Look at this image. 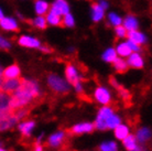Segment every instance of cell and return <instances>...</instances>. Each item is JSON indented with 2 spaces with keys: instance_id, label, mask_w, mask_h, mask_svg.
Masks as SVG:
<instances>
[{
  "instance_id": "obj_1",
  "label": "cell",
  "mask_w": 152,
  "mask_h": 151,
  "mask_svg": "<svg viewBox=\"0 0 152 151\" xmlns=\"http://www.w3.org/2000/svg\"><path fill=\"white\" fill-rule=\"evenodd\" d=\"M48 83H49V86L52 91L55 93V94H60V95H64L66 93H69V86L65 81L58 77V76L54 75V74H51L48 78Z\"/></svg>"
},
{
  "instance_id": "obj_2",
  "label": "cell",
  "mask_w": 152,
  "mask_h": 151,
  "mask_svg": "<svg viewBox=\"0 0 152 151\" xmlns=\"http://www.w3.org/2000/svg\"><path fill=\"white\" fill-rule=\"evenodd\" d=\"M65 75H66L67 81L77 89V93H78V94L83 93L82 86H80V78H78V76H77V72H76V70L74 68V66H73L69 62H67V64H66Z\"/></svg>"
},
{
  "instance_id": "obj_3",
  "label": "cell",
  "mask_w": 152,
  "mask_h": 151,
  "mask_svg": "<svg viewBox=\"0 0 152 151\" xmlns=\"http://www.w3.org/2000/svg\"><path fill=\"white\" fill-rule=\"evenodd\" d=\"M109 83H110L111 85L117 89L118 93L120 94L122 100H124V103H125V107H129V106H131V94L129 93V91H127V89L124 88L121 85H119L114 76H110V77H109Z\"/></svg>"
},
{
  "instance_id": "obj_4",
  "label": "cell",
  "mask_w": 152,
  "mask_h": 151,
  "mask_svg": "<svg viewBox=\"0 0 152 151\" xmlns=\"http://www.w3.org/2000/svg\"><path fill=\"white\" fill-rule=\"evenodd\" d=\"M113 115V110L110 108H103V109L99 110L98 117H97V120L95 122V127L98 129H102V130H106V120Z\"/></svg>"
},
{
  "instance_id": "obj_5",
  "label": "cell",
  "mask_w": 152,
  "mask_h": 151,
  "mask_svg": "<svg viewBox=\"0 0 152 151\" xmlns=\"http://www.w3.org/2000/svg\"><path fill=\"white\" fill-rule=\"evenodd\" d=\"M21 81H22L21 77H17V78H4V84H2V91L11 95L20 86Z\"/></svg>"
},
{
  "instance_id": "obj_6",
  "label": "cell",
  "mask_w": 152,
  "mask_h": 151,
  "mask_svg": "<svg viewBox=\"0 0 152 151\" xmlns=\"http://www.w3.org/2000/svg\"><path fill=\"white\" fill-rule=\"evenodd\" d=\"M51 11H54L55 13L60 15H64L69 13V4L65 0H56L52 6H51Z\"/></svg>"
},
{
  "instance_id": "obj_7",
  "label": "cell",
  "mask_w": 152,
  "mask_h": 151,
  "mask_svg": "<svg viewBox=\"0 0 152 151\" xmlns=\"http://www.w3.org/2000/svg\"><path fill=\"white\" fill-rule=\"evenodd\" d=\"M20 68L17 64H12L10 66H8L4 71H2L1 75L4 76V78H17L20 77Z\"/></svg>"
},
{
  "instance_id": "obj_8",
  "label": "cell",
  "mask_w": 152,
  "mask_h": 151,
  "mask_svg": "<svg viewBox=\"0 0 152 151\" xmlns=\"http://www.w3.org/2000/svg\"><path fill=\"white\" fill-rule=\"evenodd\" d=\"M95 97L99 103L108 105L110 103V95L108 93L107 89H105L104 87H98L95 92Z\"/></svg>"
},
{
  "instance_id": "obj_9",
  "label": "cell",
  "mask_w": 152,
  "mask_h": 151,
  "mask_svg": "<svg viewBox=\"0 0 152 151\" xmlns=\"http://www.w3.org/2000/svg\"><path fill=\"white\" fill-rule=\"evenodd\" d=\"M94 128H95V126L93 125V124H88V122H86V124H80V125L74 126V127H73L72 129H69L66 133H73V135H75V133L89 132V131H91Z\"/></svg>"
},
{
  "instance_id": "obj_10",
  "label": "cell",
  "mask_w": 152,
  "mask_h": 151,
  "mask_svg": "<svg viewBox=\"0 0 152 151\" xmlns=\"http://www.w3.org/2000/svg\"><path fill=\"white\" fill-rule=\"evenodd\" d=\"M0 26L2 29H4V30L15 31V32L19 31V28H18L17 22L13 19H11V18H1L0 19Z\"/></svg>"
},
{
  "instance_id": "obj_11",
  "label": "cell",
  "mask_w": 152,
  "mask_h": 151,
  "mask_svg": "<svg viewBox=\"0 0 152 151\" xmlns=\"http://www.w3.org/2000/svg\"><path fill=\"white\" fill-rule=\"evenodd\" d=\"M127 37L129 38V41L133 42L134 44H137V45H139V46H140L142 43H145V37H143L140 32H138L137 30H128Z\"/></svg>"
},
{
  "instance_id": "obj_12",
  "label": "cell",
  "mask_w": 152,
  "mask_h": 151,
  "mask_svg": "<svg viewBox=\"0 0 152 151\" xmlns=\"http://www.w3.org/2000/svg\"><path fill=\"white\" fill-rule=\"evenodd\" d=\"M19 44L22 46H27V48H40L41 43L39 40L34 38H30V37H21L19 39Z\"/></svg>"
},
{
  "instance_id": "obj_13",
  "label": "cell",
  "mask_w": 152,
  "mask_h": 151,
  "mask_svg": "<svg viewBox=\"0 0 152 151\" xmlns=\"http://www.w3.org/2000/svg\"><path fill=\"white\" fill-rule=\"evenodd\" d=\"M17 121H18V119L13 116V114H12V111H11L10 116H8L7 118L0 120V131H4V130H7V129L11 128Z\"/></svg>"
},
{
  "instance_id": "obj_14",
  "label": "cell",
  "mask_w": 152,
  "mask_h": 151,
  "mask_svg": "<svg viewBox=\"0 0 152 151\" xmlns=\"http://www.w3.org/2000/svg\"><path fill=\"white\" fill-rule=\"evenodd\" d=\"M128 65L132 66L134 68H142L143 66V61L138 53H130L129 60H128Z\"/></svg>"
},
{
  "instance_id": "obj_15",
  "label": "cell",
  "mask_w": 152,
  "mask_h": 151,
  "mask_svg": "<svg viewBox=\"0 0 152 151\" xmlns=\"http://www.w3.org/2000/svg\"><path fill=\"white\" fill-rule=\"evenodd\" d=\"M65 140H66V137H65L64 132H58V133H55V135L50 137L49 144L52 147H58L64 142Z\"/></svg>"
},
{
  "instance_id": "obj_16",
  "label": "cell",
  "mask_w": 152,
  "mask_h": 151,
  "mask_svg": "<svg viewBox=\"0 0 152 151\" xmlns=\"http://www.w3.org/2000/svg\"><path fill=\"white\" fill-rule=\"evenodd\" d=\"M113 64L118 73H126L129 68V65L126 61L121 60V59H117V57L113 61Z\"/></svg>"
},
{
  "instance_id": "obj_17",
  "label": "cell",
  "mask_w": 152,
  "mask_h": 151,
  "mask_svg": "<svg viewBox=\"0 0 152 151\" xmlns=\"http://www.w3.org/2000/svg\"><path fill=\"white\" fill-rule=\"evenodd\" d=\"M91 8H93V19L94 21H99L104 17V9L102 8V6L99 4H91Z\"/></svg>"
},
{
  "instance_id": "obj_18",
  "label": "cell",
  "mask_w": 152,
  "mask_h": 151,
  "mask_svg": "<svg viewBox=\"0 0 152 151\" xmlns=\"http://www.w3.org/2000/svg\"><path fill=\"white\" fill-rule=\"evenodd\" d=\"M46 21L53 26H62V19L61 15L55 13L54 11H50V13H48V17H46Z\"/></svg>"
},
{
  "instance_id": "obj_19",
  "label": "cell",
  "mask_w": 152,
  "mask_h": 151,
  "mask_svg": "<svg viewBox=\"0 0 152 151\" xmlns=\"http://www.w3.org/2000/svg\"><path fill=\"white\" fill-rule=\"evenodd\" d=\"M33 127H34V121H27V122H23L22 125H20V130L22 132L23 138L30 137V132Z\"/></svg>"
},
{
  "instance_id": "obj_20",
  "label": "cell",
  "mask_w": 152,
  "mask_h": 151,
  "mask_svg": "<svg viewBox=\"0 0 152 151\" xmlns=\"http://www.w3.org/2000/svg\"><path fill=\"white\" fill-rule=\"evenodd\" d=\"M49 4H46L45 1H42V0H37L35 1V12L39 15H45L48 10H49Z\"/></svg>"
},
{
  "instance_id": "obj_21",
  "label": "cell",
  "mask_w": 152,
  "mask_h": 151,
  "mask_svg": "<svg viewBox=\"0 0 152 151\" xmlns=\"http://www.w3.org/2000/svg\"><path fill=\"white\" fill-rule=\"evenodd\" d=\"M11 95L6 93L4 91H0V109H7L9 108V103H10Z\"/></svg>"
},
{
  "instance_id": "obj_22",
  "label": "cell",
  "mask_w": 152,
  "mask_h": 151,
  "mask_svg": "<svg viewBox=\"0 0 152 151\" xmlns=\"http://www.w3.org/2000/svg\"><path fill=\"white\" fill-rule=\"evenodd\" d=\"M122 140H124V144L127 148V150L133 151L136 149V147H137V144H136V137L132 136V135H128L125 139Z\"/></svg>"
},
{
  "instance_id": "obj_23",
  "label": "cell",
  "mask_w": 152,
  "mask_h": 151,
  "mask_svg": "<svg viewBox=\"0 0 152 151\" xmlns=\"http://www.w3.org/2000/svg\"><path fill=\"white\" fill-rule=\"evenodd\" d=\"M115 135L118 139H125L126 137L128 136V128L126 126L119 125L115 127Z\"/></svg>"
},
{
  "instance_id": "obj_24",
  "label": "cell",
  "mask_w": 152,
  "mask_h": 151,
  "mask_svg": "<svg viewBox=\"0 0 152 151\" xmlns=\"http://www.w3.org/2000/svg\"><path fill=\"white\" fill-rule=\"evenodd\" d=\"M131 52H132V51H131L128 43H121L120 45H118L117 51H116V53H118V54L121 55V56H129Z\"/></svg>"
},
{
  "instance_id": "obj_25",
  "label": "cell",
  "mask_w": 152,
  "mask_h": 151,
  "mask_svg": "<svg viewBox=\"0 0 152 151\" xmlns=\"http://www.w3.org/2000/svg\"><path fill=\"white\" fill-rule=\"evenodd\" d=\"M124 26H125L127 30H136L138 26V22L136 18L133 17H127L124 22Z\"/></svg>"
},
{
  "instance_id": "obj_26",
  "label": "cell",
  "mask_w": 152,
  "mask_h": 151,
  "mask_svg": "<svg viewBox=\"0 0 152 151\" xmlns=\"http://www.w3.org/2000/svg\"><path fill=\"white\" fill-rule=\"evenodd\" d=\"M119 124H120V119H119L117 116H115L114 114H113L110 117L106 120V129L115 128V127H116V126H118Z\"/></svg>"
},
{
  "instance_id": "obj_27",
  "label": "cell",
  "mask_w": 152,
  "mask_h": 151,
  "mask_svg": "<svg viewBox=\"0 0 152 151\" xmlns=\"http://www.w3.org/2000/svg\"><path fill=\"white\" fill-rule=\"evenodd\" d=\"M31 23L34 24L37 28H40V29H45L46 26H48V21H46V19L43 15H39L38 18L35 20H33Z\"/></svg>"
},
{
  "instance_id": "obj_28",
  "label": "cell",
  "mask_w": 152,
  "mask_h": 151,
  "mask_svg": "<svg viewBox=\"0 0 152 151\" xmlns=\"http://www.w3.org/2000/svg\"><path fill=\"white\" fill-rule=\"evenodd\" d=\"M116 57H117V53H116V51H115L114 49L107 50L103 55V59L106 61V62H113Z\"/></svg>"
},
{
  "instance_id": "obj_29",
  "label": "cell",
  "mask_w": 152,
  "mask_h": 151,
  "mask_svg": "<svg viewBox=\"0 0 152 151\" xmlns=\"http://www.w3.org/2000/svg\"><path fill=\"white\" fill-rule=\"evenodd\" d=\"M74 26V19H73V17L69 13H66L64 15V18L62 20V26L64 28V26Z\"/></svg>"
},
{
  "instance_id": "obj_30",
  "label": "cell",
  "mask_w": 152,
  "mask_h": 151,
  "mask_svg": "<svg viewBox=\"0 0 152 151\" xmlns=\"http://www.w3.org/2000/svg\"><path fill=\"white\" fill-rule=\"evenodd\" d=\"M100 151H117V144L115 142H106L100 146Z\"/></svg>"
},
{
  "instance_id": "obj_31",
  "label": "cell",
  "mask_w": 152,
  "mask_h": 151,
  "mask_svg": "<svg viewBox=\"0 0 152 151\" xmlns=\"http://www.w3.org/2000/svg\"><path fill=\"white\" fill-rule=\"evenodd\" d=\"M116 33H117L118 37L124 38V37H127L128 30L124 26H121V24H118V26H116Z\"/></svg>"
},
{
  "instance_id": "obj_32",
  "label": "cell",
  "mask_w": 152,
  "mask_h": 151,
  "mask_svg": "<svg viewBox=\"0 0 152 151\" xmlns=\"http://www.w3.org/2000/svg\"><path fill=\"white\" fill-rule=\"evenodd\" d=\"M149 136H150V133H149V130H147V129H142L138 132V139L140 141H145V139H148Z\"/></svg>"
},
{
  "instance_id": "obj_33",
  "label": "cell",
  "mask_w": 152,
  "mask_h": 151,
  "mask_svg": "<svg viewBox=\"0 0 152 151\" xmlns=\"http://www.w3.org/2000/svg\"><path fill=\"white\" fill-rule=\"evenodd\" d=\"M109 20H110V22L113 23L114 26L121 24V19H120L117 15H115V13H110V15H109Z\"/></svg>"
},
{
  "instance_id": "obj_34",
  "label": "cell",
  "mask_w": 152,
  "mask_h": 151,
  "mask_svg": "<svg viewBox=\"0 0 152 151\" xmlns=\"http://www.w3.org/2000/svg\"><path fill=\"white\" fill-rule=\"evenodd\" d=\"M0 48L1 49H9L10 48V43L7 41V40H4V39L1 38V35H0Z\"/></svg>"
},
{
  "instance_id": "obj_35",
  "label": "cell",
  "mask_w": 152,
  "mask_h": 151,
  "mask_svg": "<svg viewBox=\"0 0 152 151\" xmlns=\"http://www.w3.org/2000/svg\"><path fill=\"white\" fill-rule=\"evenodd\" d=\"M34 151H43V148H42V146L40 144H34Z\"/></svg>"
},
{
  "instance_id": "obj_36",
  "label": "cell",
  "mask_w": 152,
  "mask_h": 151,
  "mask_svg": "<svg viewBox=\"0 0 152 151\" xmlns=\"http://www.w3.org/2000/svg\"><path fill=\"white\" fill-rule=\"evenodd\" d=\"M1 18H4V15H2V12H1V10H0V19Z\"/></svg>"
},
{
  "instance_id": "obj_37",
  "label": "cell",
  "mask_w": 152,
  "mask_h": 151,
  "mask_svg": "<svg viewBox=\"0 0 152 151\" xmlns=\"http://www.w3.org/2000/svg\"><path fill=\"white\" fill-rule=\"evenodd\" d=\"M2 74V70H1V67H0V75Z\"/></svg>"
},
{
  "instance_id": "obj_38",
  "label": "cell",
  "mask_w": 152,
  "mask_h": 151,
  "mask_svg": "<svg viewBox=\"0 0 152 151\" xmlns=\"http://www.w3.org/2000/svg\"><path fill=\"white\" fill-rule=\"evenodd\" d=\"M0 151H6V150H2V149H0Z\"/></svg>"
}]
</instances>
